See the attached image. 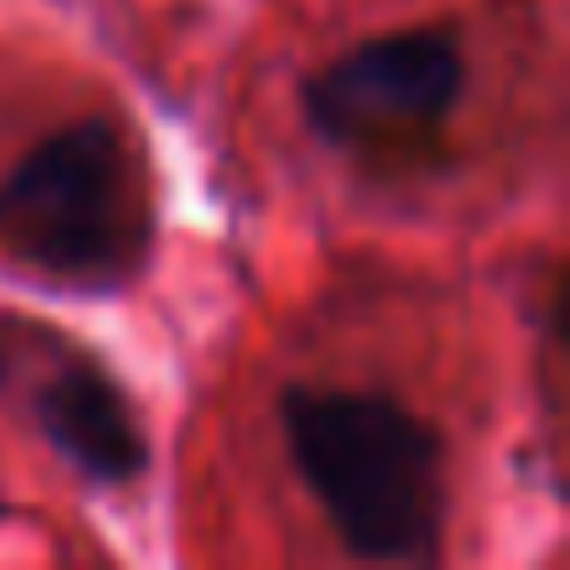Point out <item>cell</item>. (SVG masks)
Returning a JSON list of instances; mask_svg holds the SVG:
<instances>
[{
	"mask_svg": "<svg viewBox=\"0 0 570 570\" xmlns=\"http://www.w3.org/2000/svg\"><path fill=\"white\" fill-rule=\"evenodd\" d=\"M279 442L336 542L364 564H431L448 537V436L392 392L292 381Z\"/></svg>",
	"mask_w": 570,
	"mask_h": 570,
	"instance_id": "6da1fadb",
	"label": "cell"
},
{
	"mask_svg": "<svg viewBox=\"0 0 570 570\" xmlns=\"http://www.w3.org/2000/svg\"><path fill=\"white\" fill-rule=\"evenodd\" d=\"M0 240L68 285L135 279L157 218L129 135L112 118H79L35 140L0 179Z\"/></svg>",
	"mask_w": 570,
	"mask_h": 570,
	"instance_id": "7a4b0ae2",
	"label": "cell"
},
{
	"mask_svg": "<svg viewBox=\"0 0 570 570\" xmlns=\"http://www.w3.org/2000/svg\"><path fill=\"white\" fill-rule=\"evenodd\" d=\"M0 392L79 481L118 492L151 470V436L135 397L68 331L18 314L0 320Z\"/></svg>",
	"mask_w": 570,
	"mask_h": 570,
	"instance_id": "3957f363",
	"label": "cell"
},
{
	"mask_svg": "<svg viewBox=\"0 0 570 570\" xmlns=\"http://www.w3.org/2000/svg\"><path fill=\"white\" fill-rule=\"evenodd\" d=\"M470 85V57L453 29L414 23L370 35L314 68L297 90L303 124L342 151L403 146L436 135Z\"/></svg>",
	"mask_w": 570,
	"mask_h": 570,
	"instance_id": "277c9868",
	"label": "cell"
}]
</instances>
